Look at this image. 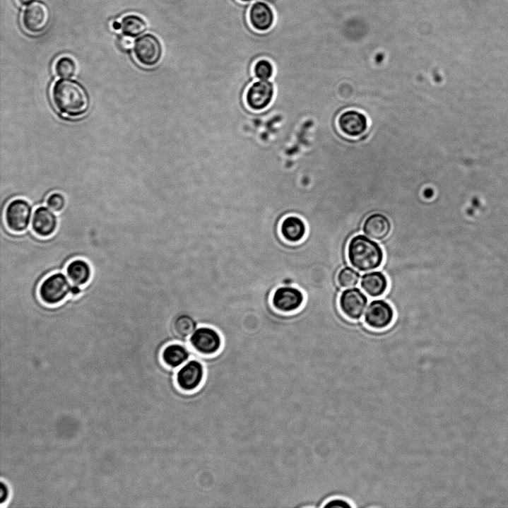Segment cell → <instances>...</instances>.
I'll use <instances>...</instances> for the list:
<instances>
[{
  "label": "cell",
  "mask_w": 508,
  "mask_h": 508,
  "mask_svg": "<svg viewBox=\"0 0 508 508\" xmlns=\"http://www.w3.org/2000/svg\"><path fill=\"white\" fill-rule=\"evenodd\" d=\"M135 45L131 37L125 36L122 37L119 40V46L124 50L131 49Z\"/></svg>",
  "instance_id": "f1b7e54d"
},
{
  "label": "cell",
  "mask_w": 508,
  "mask_h": 508,
  "mask_svg": "<svg viewBox=\"0 0 508 508\" xmlns=\"http://www.w3.org/2000/svg\"><path fill=\"white\" fill-rule=\"evenodd\" d=\"M51 20V13L47 5L35 1L28 6L23 13L22 23L24 29L32 34L43 33Z\"/></svg>",
  "instance_id": "277c9868"
},
{
  "label": "cell",
  "mask_w": 508,
  "mask_h": 508,
  "mask_svg": "<svg viewBox=\"0 0 508 508\" xmlns=\"http://www.w3.org/2000/svg\"><path fill=\"white\" fill-rule=\"evenodd\" d=\"M196 323L189 315H181L177 318L174 324L176 334L182 340L187 338L196 330Z\"/></svg>",
  "instance_id": "7402d4cb"
},
{
  "label": "cell",
  "mask_w": 508,
  "mask_h": 508,
  "mask_svg": "<svg viewBox=\"0 0 508 508\" xmlns=\"http://www.w3.org/2000/svg\"><path fill=\"white\" fill-rule=\"evenodd\" d=\"M369 300L359 288H348L344 290L338 300L342 313L350 320H359L365 312Z\"/></svg>",
  "instance_id": "52a82bcc"
},
{
  "label": "cell",
  "mask_w": 508,
  "mask_h": 508,
  "mask_svg": "<svg viewBox=\"0 0 508 508\" xmlns=\"http://www.w3.org/2000/svg\"><path fill=\"white\" fill-rule=\"evenodd\" d=\"M237 1L243 3V4H249L253 1V0H237Z\"/></svg>",
  "instance_id": "4dcf8cb0"
},
{
  "label": "cell",
  "mask_w": 508,
  "mask_h": 508,
  "mask_svg": "<svg viewBox=\"0 0 508 508\" xmlns=\"http://www.w3.org/2000/svg\"><path fill=\"white\" fill-rule=\"evenodd\" d=\"M307 228L305 222L299 217L289 216L280 225L282 235L290 242H299L306 234Z\"/></svg>",
  "instance_id": "d6986e66"
},
{
  "label": "cell",
  "mask_w": 508,
  "mask_h": 508,
  "mask_svg": "<svg viewBox=\"0 0 508 508\" xmlns=\"http://www.w3.org/2000/svg\"><path fill=\"white\" fill-rule=\"evenodd\" d=\"M338 125L341 130L347 136L357 137L363 134L367 129V119L360 112L350 110L345 112L340 119Z\"/></svg>",
  "instance_id": "2e32d148"
},
{
  "label": "cell",
  "mask_w": 508,
  "mask_h": 508,
  "mask_svg": "<svg viewBox=\"0 0 508 508\" xmlns=\"http://www.w3.org/2000/svg\"><path fill=\"white\" fill-rule=\"evenodd\" d=\"M304 300V294L298 288L281 287L275 291L273 304L280 312H292L302 305Z\"/></svg>",
  "instance_id": "4fadbf2b"
},
{
  "label": "cell",
  "mask_w": 508,
  "mask_h": 508,
  "mask_svg": "<svg viewBox=\"0 0 508 508\" xmlns=\"http://www.w3.org/2000/svg\"><path fill=\"white\" fill-rule=\"evenodd\" d=\"M204 367L199 361L192 360L181 367L177 374V384L180 389L192 391L199 389L204 378Z\"/></svg>",
  "instance_id": "30bf717a"
},
{
  "label": "cell",
  "mask_w": 508,
  "mask_h": 508,
  "mask_svg": "<svg viewBox=\"0 0 508 508\" xmlns=\"http://www.w3.org/2000/svg\"><path fill=\"white\" fill-rule=\"evenodd\" d=\"M360 274L350 266H345L338 272L337 281L342 288H353L356 287L360 281Z\"/></svg>",
  "instance_id": "603a6c76"
},
{
  "label": "cell",
  "mask_w": 508,
  "mask_h": 508,
  "mask_svg": "<svg viewBox=\"0 0 508 508\" xmlns=\"http://www.w3.org/2000/svg\"><path fill=\"white\" fill-rule=\"evenodd\" d=\"M248 21L252 29L256 32L270 31L276 21L274 11L266 3L256 2L249 9Z\"/></svg>",
  "instance_id": "8fae6325"
},
{
  "label": "cell",
  "mask_w": 508,
  "mask_h": 508,
  "mask_svg": "<svg viewBox=\"0 0 508 508\" xmlns=\"http://www.w3.org/2000/svg\"><path fill=\"white\" fill-rule=\"evenodd\" d=\"M189 358L190 353L188 348L177 343L167 345L162 353L163 362L172 369L178 368L184 364Z\"/></svg>",
  "instance_id": "ffe728a7"
},
{
  "label": "cell",
  "mask_w": 508,
  "mask_h": 508,
  "mask_svg": "<svg viewBox=\"0 0 508 508\" xmlns=\"http://www.w3.org/2000/svg\"><path fill=\"white\" fill-rule=\"evenodd\" d=\"M362 231L366 236L376 241H383L391 231V223L386 215L374 213L365 220Z\"/></svg>",
  "instance_id": "9a60e30c"
},
{
  "label": "cell",
  "mask_w": 508,
  "mask_h": 508,
  "mask_svg": "<svg viewBox=\"0 0 508 508\" xmlns=\"http://www.w3.org/2000/svg\"><path fill=\"white\" fill-rule=\"evenodd\" d=\"M33 208L23 199L13 200L7 206L5 219L8 228L13 232L25 231L30 224Z\"/></svg>",
  "instance_id": "5b68a950"
},
{
  "label": "cell",
  "mask_w": 508,
  "mask_h": 508,
  "mask_svg": "<svg viewBox=\"0 0 508 508\" xmlns=\"http://www.w3.org/2000/svg\"><path fill=\"white\" fill-rule=\"evenodd\" d=\"M191 346L200 354L213 355L222 345L220 334L213 329L203 327L196 329L190 337Z\"/></svg>",
  "instance_id": "9c48e42d"
},
{
  "label": "cell",
  "mask_w": 508,
  "mask_h": 508,
  "mask_svg": "<svg viewBox=\"0 0 508 508\" xmlns=\"http://www.w3.org/2000/svg\"><path fill=\"white\" fill-rule=\"evenodd\" d=\"M35 1V0H18V2L23 6H30Z\"/></svg>",
  "instance_id": "f546056e"
},
{
  "label": "cell",
  "mask_w": 508,
  "mask_h": 508,
  "mask_svg": "<svg viewBox=\"0 0 508 508\" xmlns=\"http://www.w3.org/2000/svg\"><path fill=\"white\" fill-rule=\"evenodd\" d=\"M393 307L386 301L377 300L372 301L364 316L366 326L374 330H384L389 328L394 321Z\"/></svg>",
  "instance_id": "ba28073f"
},
{
  "label": "cell",
  "mask_w": 508,
  "mask_h": 508,
  "mask_svg": "<svg viewBox=\"0 0 508 508\" xmlns=\"http://www.w3.org/2000/svg\"><path fill=\"white\" fill-rule=\"evenodd\" d=\"M55 107L64 117H80L90 107V98L85 88L73 79L63 78L56 81L52 90Z\"/></svg>",
  "instance_id": "6da1fadb"
},
{
  "label": "cell",
  "mask_w": 508,
  "mask_h": 508,
  "mask_svg": "<svg viewBox=\"0 0 508 508\" xmlns=\"http://www.w3.org/2000/svg\"><path fill=\"white\" fill-rule=\"evenodd\" d=\"M122 30L125 36L136 37L143 35L147 30L146 21L136 16H128L123 18Z\"/></svg>",
  "instance_id": "44dd1931"
},
{
  "label": "cell",
  "mask_w": 508,
  "mask_h": 508,
  "mask_svg": "<svg viewBox=\"0 0 508 508\" xmlns=\"http://www.w3.org/2000/svg\"><path fill=\"white\" fill-rule=\"evenodd\" d=\"M0 504H5L9 498V488L4 481L0 483Z\"/></svg>",
  "instance_id": "83f0119b"
},
{
  "label": "cell",
  "mask_w": 508,
  "mask_h": 508,
  "mask_svg": "<svg viewBox=\"0 0 508 508\" xmlns=\"http://www.w3.org/2000/svg\"><path fill=\"white\" fill-rule=\"evenodd\" d=\"M347 251L350 264L360 272L377 270L384 260L382 247L364 235L353 237Z\"/></svg>",
  "instance_id": "7a4b0ae2"
},
{
  "label": "cell",
  "mask_w": 508,
  "mask_h": 508,
  "mask_svg": "<svg viewBox=\"0 0 508 508\" xmlns=\"http://www.w3.org/2000/svg\"><path fill=\"white\" fill-rule=\"evenodd\" d=\"M360 286L371 297L377 298L383 295L388 290L387 277L379 271L364 274L361 278Z\"/></svg>",
  "instance_id": "e0dca14e"
},
{
  "label": "cell",
  "mask_w": 508,
  "mask_h": 508,
  "mask_svg": "<svg viewBox=\"0 0 508 508\" xmlns=\"http://www.w3.org/2000/svg\"><path fill=\"white\" fill-rule=\"evenodd\" d=\"M32 228L34 232L40 237H47L52 235L58 228V218L49 207L40 206L34 213Z\"/></svg>",
  "instance_id": "5bb4252c"
},
{
  "label": "cell",
  "mask_w": 508,
  "mask_h": 508,
  "mask_svg": "<svg viewBox=\"0 0 508 508\" xmlns=\"http://www.w3.org/2000/svg\"><path fill=\"white\" fill-rule=\"evenodd\" d=\"M255 73L260 80H269L273 74V64L269 61L260 60L256 64Z\"/></svg>",
  "instance_id": "d4e9b609"
},
{
  "label": "cell",
  "mask_w": 508,
  "mask_h": 508,
  "mask_svg": "<svg viewBox=\"0 0 508 508\" xmlns=\"http://www.w3.org/2000/svg\"><path fill=\"white\" fill-rule=\"evenodd\" d=\"M54 70L59 77L70 78L73 77L76 73V64L72 59L62 57L56 62Z\"/></svg>",
  "instance_id": "cb8c5ba5"
},
{
  "label": "cell",
  "mask_w": 508,
  "mask_h": 508,
  "mask_svg": "<svg viewBox=\"0 0 508 508\" xmlns=\"http://www.w3.org/2000/svg\"><path fill=\"white\" fill-rule=\"evenodd\" d=\"M134 54L138 62L143 66L151 67L157 65L163 55L160 41L153 35H145L136 40Z\"/></svg>",
  "instance_id": "8992f818"
},
{
  "label": "cell",
  "mask_w": 508,
  "mask_h": 508,
  "mask_svg": "<svg viewBox=\"0 0 508 508\" xmlns=\"http://www.w3.org/2000/svg\"><path fill=\"white\" fill-rule=\"evenodd\" d=\"M47 204L54 213H60L66 206V199L63 194L53 193L49 196Z\"/></svg>",
  "instance_id": "484cf974"
},
{
  "label": "cell",
  "mask_w": 508,
  "mask_h": 508,
  "mask_svg": "<svg viewBox=\"0 0 508 508\" xmlns=\"http://www.w3.org/2000/svg\"><path fill=\"white\" fill-rule=\"evenodd\" d=\"M66 271L72 283L78 287L87 285L92 276L90 264L82 259H76L70 262L66 266Z\"/></svg>",
  "instance_id": "ac0fdd59"
},
{
  "label": "cell",
  "mask_w": 508,
  "mask_h": 508,
  "mask_svg": "<svg viewBox=\"0 0 508 508\" xmlns=\"http://www.w3.org/2000/svg\"><path fill=\"white\" fill-rule=\"evenodd\" d=\"M324 507L326 508H350L352 505L349 502L343 499H333L327 502L326 504L323 505Z\"/></svg>",
  "instance_id": "4316f807"
},
{
  "label": "cell",
  "mask_w": 508,
  "mask_h": 508,
  "mask_svg": "<svg viewBox=\"0 0 508 508\" xmlns=\"http://www.w3.org/2000/svg\"><path fill=\"white\" fill-rule=\"evenodd\" d=\"M274 88L270 81H262L253 83L247 93L248 106L254 110H262L273 101Z\"/></svg>",
  "instance_id": "7c38bea8"
},
{
  "label": "cell",
  "mask_w": 508,
  "mask_h": 508,
  "mask_svg": "<svg viewBox=\"0 0 508 508\" xmlns=\"http://www.w3.org/2000/svg\"><path fill=\"white\" fill-rule=\"evenodd\" d=\"M73 286L70 285L66 276L63 273H54L42 282L39 288V295L42 301L48 305H56L62 302L72 293Z\"/></svg>",
  "instance_id": "3957f363"
}]
</instances>
